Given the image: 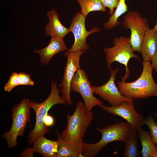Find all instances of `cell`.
I'll use <instances>...</instances> for the list:
<instances>
[{
  "instance_id": "cell-1",
  "label": "cell",
  "mask_w": 157,
  "mask_h": 157,
  "mask_svg": "<svg viewBox=\"0 0 157 157\" xmlns=\"http://www.w3.org/2000/svg\"><path fill=\"white\" fill-rule=\"evenodd\" d=\"M142 64V71L137 80L126 82V79L122 77L121 81L117 83L121 94L134 100L146 99L152 96L157 97V84L153 77V68L151 62L143 60Z\"/></svg>"
},
{
  "instance_id": "cell-2",
  "label": "cell",
  "mask_w": 157,
  "mask_h": 157,
  "mask_svg": "<svg viewBox=\"0 0 157 157\" xmlns=\"http://www.w3.org/2000/svg\"><path fill=\"white\" fill-rule=\"evenodd\" d=\"M131 125L127 122L122 121L103 128L95 129L101 135V139L93 144L83 142L82 154L84 157H94L98 154L108 143L115 141H126L129 136Z\"/></svg>"
},
{
  "instance_id": "cell-3",
  "label": "cell",
  "mask_w": 157,
  "mask_h": 157,
  "mask_svg": "<svg viewBox=\"0 0 157 157\" xmlns=\"http://www.w3.org/2000/svg\"><path fill=\"white\" fill-rule=\"evenodd\" d=\"M67 123L65 129L57 135L63 140L68 142L83 141L88 127L93 119V113L87 111L84 103L82 101L77 103L76 109L72 115H67Z\"/></svg>"
},
{
  "instance_id": "cell-4",
  "label": "cell",
  "mask_w": 157,
  "mask_h": 157,
  "mask_svg": "<svg viewBox=\"0 0 157 157\" xmlns=\"http://www.w3.org/2000/svg\"><path fill=\"white\" fill-rule=\"evenodd\" d=\"M61 104H65L66 103L60 96L59 88L57 87L56 82L53 81H52L50 93L45 100L38 103L32 101H30V107L35 113L36 120L34 127L28 135V143H33L38 138L49 132L47 127L44 124V118L54 105Z\"/></svg>"
},
{
  "instance_id": "cell-5",
  "label": "cell",
  "mask_w": 157,
  "mask_h": 157,
  "mask_svg": "<svg viewBox=\"0 0 157 157\" xmlns=\"http://www.w3.org/2000/svg\"><path fill=\"white\" fill-rule=\"evenodd\" d=\"M30 101L28 99L24 98L13 108L11 127L2 135V137L6 139L9 148L16 146L17 144V138L24 134L27 124L30 120Z\"/></svg>"
},
{
  "instance_id": "cell-6",
  "label": "cell",
  "mask_w": 157,
  "mask_h": 157,
  "mask_svg": "<svg viewBox=\"0 0 157 157\" xmlns=\"http://www.w3.org/2000/svg\"><path fill=\"white\" fill-rule=\"evenodd\" d=\"M113 46L106 47L104 51L106 55L107 67L108 69L114 62H117L124 65L126 67L125 75L129 77L130 71L128 63L131 58H135L140 61L138 56L134 53L132 47L130 37L121 36L115 38L113 41Z\"/></svg>"
},
{
  "instance_id": "cell-7",
  "label": "cell",
  "mask_w": 157,
  "mask_h": 157,
  "mask_svg": "<svg viewBox=\"0 0 157 157\" xmlns=\"http://www.w3.org/2000/svg\"><path fill=\"white\" fill-rule=\"evenodd\" d=\"M123 26L131 31V45L134 51L141 52L143 39L146 31L150 29L147 19L137 11L128 10L124 16Z\"/></svg>"
},
{
  "instance_id": "cell-8",
  "label": "cell",
  "mask_w": 157,
  "mask_h": 157,
  "mask_svg": "<svg viewBox=\"0 0 157 157\" xmlns=\"http://www.w3.org/2000/svg\"><path fill=\"white\" fill-rule=\"evenodd\" d=\"M85 18L81 13L78 11L73 17L69 28V32L73 33L74 41L71 48L67 51L74 52L80 51L84 52L90 49L86 42L88 36L91 34L100 32V29L94 27L90 31H87L85 27Z\"/></svg>"
},
{
  "instance_id": "cell-9",
  "label": "cell",
  "mask_w": 157,
  "mask_h": 157,
  "mask_svg": "<svg viewBox=\"0 0 157 157\" xmlns=\"http://www.w3.org/2000/svg\"><path fill=\"white\" fill-rule=\"evenodd\" d=\"M91 84L85 69L79 68L75 73L70 85L71 90L79 93L82 97L87 111H91L94 106L103 104L94 96Z\"/></svg>"
},
{
  "instance_id": "cell-10",
  "label": "cell",
  "mask_w": 157,
  "mask_h": 157,
  "mask_svg": "<svg viewBox=\"0 0 157 157\" xmlns=\"http://www.w3.org/2000/svg\"><path fill=\"white\" fill-rule=\"evenodd\" d=\"M83 51L69 52L67 51L64 55L67 58V62L64 72V75L60 86V90L62 99L66 103L71 106L72 103L70 97V85L75 73L80 68V60L84 53Z\"/></svg>"
},
{
  "instance_id": "cell-11",
  "label": "cell",
  "mask_w": 157,
  "mask_h": 157,
  "mask_svg": "<svg viewBox=\"0 0 157 157\" xmlns=\"http://www.w3.org/2000/svg\"><path fill=\"white\" fill-rule=\"evenodd\" d=\"M119 68L108 69L110 72V78L107 82L99 87L92 85L93 94L98 95L104 100L107 101L112 106L119 105L124 102L134 100L127 98L120 93L116 86L115 81Z\"/></svg>"
},
{
  "instance_id": "cell-12",
  "label": "cell",
  "mask_w": 157,
  "mask_h": 157,
  "mask_svg": "<svg viewBox=\"0 0 157 157\" xmlns=\"http://www.w3.org/2000/svg\"><path fill=\"white\" fill-rule=\"evenodd\" d=\"M133 101H128L114 106H108L103 104L99 106L109 113L122 118L131 126L137 129L145 124V118L142 114L136 111Z\"/></svg>"
},
{
  "instance_id": "cell-13",
  "label": "cell",
  "mask_w": 157,
  "mask_h": 157,
  "mask_svg": "<svg viewBox=\"0 0 157 157\" xmlns=\"http://www.w3.org/2000/svg\"><path fill=\"white\" fill-rule=\"evenodd\" d=\"M68 49L63 38L52 37H51L49 44L46 47L41 49L35 50L33 52L39 55L41 63L47 65L51 58L56 54Z\"/></svg>"
},
{
  "instance_id": "cell-14",
  "label": "cell",
  "mask_w": 157,
  "mask_h": 157,
  "mask_svg": "<svg viewBox=\"0 0 157 157\" xmlns=\"http://www.w3.org/2000/svg\"><path fill=\"white\" fill-rule=\"evenodd\" d=\"M47 15L49 22L44 29L46 35L63 39L69 32V28H66L62 24L58 15L55 9L48 11Z\"/></svg>"
},
{
  "instance_id": "cell-15",
  "label": "cell",
  "mask_w": 157,
  "mask_h": 157,
  "mask_svg": "<svg viewBox=\"0 0 157 157\" xmlns=\"http://www.w3.org/2000/svg\"><path fill=\"white\" fill-rule=\"evenodd\" d=\"M157 48V30L149 29L142 43L141 53L143 60L151 62Z\"/></svg>"
},
{
  "instance_id": "cell-16",
  "label": "cell",
  "mask_w": 157,
  "mask_h": 157,
  "mask_svg": "<svg viewBox=\"0 0 157 157\" xmlns=\"http://www.w3.org/2000/svg\"><path fill=\"white\" fill-rule=\"evenodd\" d=\"M32 148L34 152L41 154L46 157H55L59 146L58 141L52 140L42 136L33 142Z\"/></svg>"
},
{
  "instance_id": "cell-17",
  "label": "cell",
  "mask_w": 157,
  "mask_h": 157,
  "mask_svg": "<svg viewBox=\"0 0 157 157\" xmlns=\"http://www.w3.org/2000/svg\"><path fill=\"white\" fill-rule=\"evenodd\" d=\"M59 146L55 157H83L82 154V144L83 142H68L63 140L58 135Z\"/></svg>"
},
{
  "instance_id": "cell-18",
  "label": "cell",
  "mask_w": 157,
  "mask_h": 157,
  "mask_svg": "<svg viewBox=\"0 0 157 157\" xmlns=\"http://www.w3.org/2000/svg\"><path fill=\"white\" fill-rule=\"evenodd\" d=\"M138 138L142 147L141 151L142 157H153L156 149V144L153 142L150 133L140 128L136 129Z\"/></svg>"
},
{
  "instance_id": "cell-19",
  "label": "cell",
  "mask_w": 157,
  "mask_h": 157,
  "mask_svg": "<svg viewBox=\"0 0 157 157\" xmlns=\"http://www.w3.org/2000/svg\"><path fill=\"white\" fill-rule=\"evenodd\" d=\"M138 138L136 129L131 126L123 154L124 157H137L140 156Z\"/></svg>"
},
{
  "instance_id": "cell-20",
  "label": "cell",
  "mask_w": 157,
  "mask_h": 157,
  "mask_svg": "<svg viewBox=\"0 0 157 157\" xmlns=\"http://www.w3.org/2000/svg\"><path fill=\"white\" fill-rule=\"evenodd\" d=\"M125 0H119L113 14L110 17L108 22L104 23V27L107 29H112L120 25L119 18L128 11Z\"/></svg>"
},
{
  "instance_id": "cell-21",
  "label": "cell",
  "mask_w": 157,
  "mask_h": 157,
  "mask_svg": "<svg viewBox=\"0 0 157 157\" xmlns=\"http://www.w3.org/2000/svg\"><path fill=\"white\" fill-rule=\"evenodd\" d=\"M81 8V13L86 18L90 12L106 11V8L99 0H76Z\"/></svg>"
},
{
  "instance_id": "cell-22",
  "label": "cell",
  "mask_w": 157,
  "mask_h": 157,
  "mask_svg": "<svg viewBox=\"0 0 157 157\" xmlns=\"http://www.w3.org/2000/svg\"><path fill=\"white\" fill-rule=\"evenodd\" d=\"M21 78L19 73L14 72L10 75L8 81L4 86L5 91L11 92L15 87L20 85Z\"/></svg>"
},
{
  "instance_id": "cell-23",
  "label": "cell",
  "mask_w": 157,
  "mask_h": 157,
  "mask_svg": "<svg viewBox=\"0 0 157 157\" xmlns=\"http://www.w3.org/2000/svg\"><path fill=\"white\" fill-rule=\"evenodd\" d=\"M145 124L150 130L152 140L156 144H157V124L154 121L151 114H150L145 118Z\"/></svg>"
},
{
  "instance_id": "cell-24",
  "label": "cell",
  "mask_w": 157,
  "mask_h": 157,
  "mask_svg": "<svg viewBox=\"0 0 157 157\" xmlns=\"http://www.w3.org/2000/svg\"><path fill=\"white\" fill-rule=\"evenodd\" d=\"M104 6L109 9L108 12L111 16L114 13L115 9L117 7L119 0H99Z\"/></svg>"
},
{
  "instance_id": "cell-25",
  "label": "cell",
  "mask_w": 157,
  "mask_h": 157,
  "mask_svg": "<svg viewBox=\"0 0 157 157\" xmlns=\"http://www.w3.org/2000/svg\"><path fill=\"white\" fill-rule=\"evenodd\" d=\"M21 78L20 85L33 86L34 81L29 75L24 72L19 73Z\"/></svg>"
},
{
  "instance_id": "cell-26",
  "label": "cell",
  "mask_w": 157,
  "mask_h": 157,
  "mask_svg": "<svg viewBox=\"0 0 157 157\" xmlns=\"http://www.w3.org/2000/svg\"><path fill=\"white\" fill-rule=\"evenodd\" d=\"M48 114L44 117L43 119L44 124L47 127L52 126L54 123V120L53 117Z\"/></svg>"
},
{
  "instance_id": "cell-27",
  "label": "cell",
  "mask_w": 157,
  "mask_h": 157,
  "mask_svg": "<svg viewBox=\"0 0 157 157\" xmlns=\"http://www.w3.org/2000/svg\"><path fill=\"white\" fill-rule=\"evenodd\" d=\"M151 61L152 62L151 64L153 69L157 72V48Z\"/></svg>"
},
{
  "instance_id": "cell-28",
  "label": "cell",
  "mask_w": 157,
  "mask_h": 157,
  "mask_svg": "<svg viewBox=\"0 0 157 157\" xmlns=\"http://www.w3.org/2000/svg\"><path fill=\"white\" fill-rule=\"evenodd\" d=\"M34 152L32 148L27 149L23 152L21 156H33V153Z\"/></svg>"
},
{
  "instance_id": "cell-29",
  "label": "cell",
  "mask_w": 157,
  "mask_h": 157,
  "mask_svg": "<svg viewBox=\"0 0 157 157\" xmlns=\"http://www.w3.org/2000/svg\"><path fill=\"white\" fill-rule=\"evenodd\" d=\"M153 157H157V144H156V149Z\"/></svg>"
},
{
  "instance_id": "cell-30",
  "label": "cell",
  "mask_w": 157,
  "mask_h": 157,
  "mask_svg": "<svg viewBox=\"0 0 157 157\" xmlns=\"http://www.w3.org/2000/svg\"><path fill=\"white\" fill-rule=\"evenodd\" d=\"M153 29L155 30H157V20L156 21V24Z\"/></svg>"
},
{
  "instance_id": "cell-31",
  "label": "cell",
  "mask_w": 157,
  "mask_h": 157,
  "mask_svg": "<svg viewBox=\"0 0 157 157\" xmlns=\"http://www.w3.org/2000/svg\"><path fill=\"white\" fill-rule=\"evenodd\" d=\"M154 115L157 119V111L154 113ZM156 124H157V123Z\"/></svg>"
}]
</instances>
